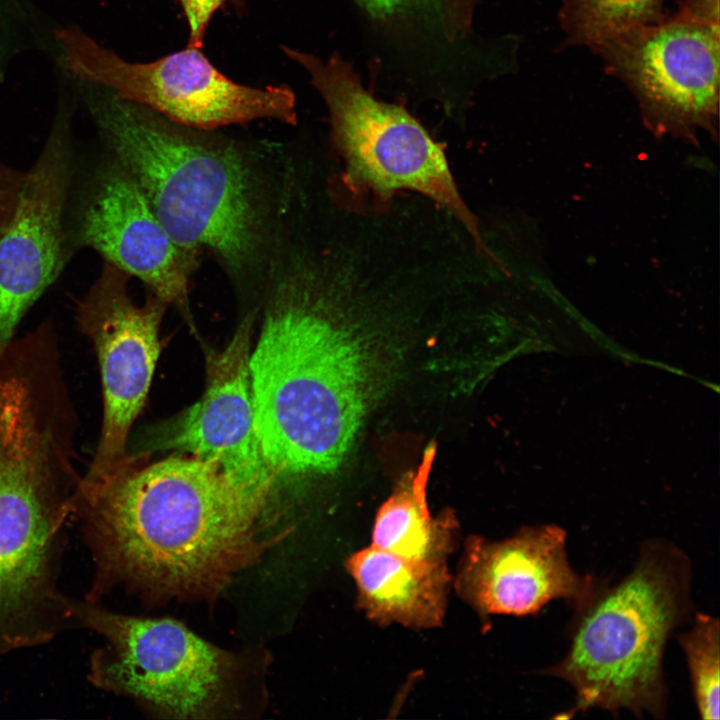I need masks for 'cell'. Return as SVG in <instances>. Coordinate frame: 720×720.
I'll use <instances>...</instances> for the list:
<instances>
[{"label":"cell","instance_id":"1","mask_svg":"<svg viewBox=\"0 0 720 720\" xmlns=\"http://www.w3.org/2000/svg\"><path fill=\"white\" fill-rule=\"evenodd\" d=\"M272 490L181 453L150 462L128 452L88 469L72 511L93 563L85 599L121 589L149 606L215 602L285 537L263 535Z\"/></svg>","mask_w":720,"mask_h":720},{"label":"cell","instance_id":"2","mask_svg":"<svg viewBox=\"0 0 720 720\" xmlns=\"http://www.w3.org/2000/svg\"><path fill=\"white\" fill-rule=\"evenodd\" d=\"M250 355L255 428L277 481L334 472L365 414L369 369L335 306L322 264L294 254L275 261Z\"/></svg>","mask_w":720,"mask_h":720},{"label":"cell","instance_id":"3","mask_svg":"<svg viewBox=\"0 0 720 720\" xmlns=\"http://www.w3.org/2000/svg\"><path fill=\"white\" fill-rule=\"evenodd\" d=\"M87 86L106 144L172 238L195 253L209 251L232 280L268 276L274 263L272 202L248 154L209 131Z\"/></svg>","mask_w":720,"mask_h":720},{"label":"cell","instance_id":"4","mask_svg":"<svg viewBox=\"0 0 720 720\" xmlns=\"http://www.w3.org/2000/svg\"><path fill=\"white\" fill-rule=\"evenodd\" d=\"M55 425L0 414V657L76 627L58 587L64 525L81 476Z\"/></svg>","mask_w":720,"mask_h":720},{"label":"cell","instance_id":"5","mask_svg":"<svg viewBox=\"0 0 720 720\" xmlns=\"http://www.w3.org/2000/svg\"><path fill=\"white\" fill-rule=\"evenodd\" d=\"M692 569L684 551L655 538L632 570L602 584L571 625L570 643L544 674L574 692L569 713L598 708L662 719L667 713L664 656L669 638L692 619Z\"/></svg>","mask_w":720,"mask_h":720},{"label":"cell","instance_id":"6","mask_svg":"<svg viewBox=\"0 0 720 720\" xmlns=\"http://www.w3.org/2000/svg\"><path fill=\"white\" fill-rule=\"evenodd\" d=\"M68 602L76 627L105 640L89 661L96 688L169 719L242 717L263 707L266 650H226L172 618L126 615L85 598Z\"/></svg>","mask_w":720,"mask_h":720},{"label":"cell","instance_id":"7","mask_svg":"<svg viewBox=\"0 0 720 720\" xmlns=\"http://www.w3.org/2000/svg\"><path fill=\"white\" fill-rule=\"evenodd\" d=\"M282 50L305 69L325 101L335 145L355 183L382 197L400 189L422 193L454 216L486 250L443 150L415 118L374 98L340 56L323 60L289 47Z\"/></svg>","mask_w":720,"mask_h":720},{"label":"cell","instance_id":"8","mask_svg":"<svg viewBox=\"0 0 720 720\" xmlns=\"http://www.w3.org/2000/svg\"><path fill=\"white\" fill-rule=\"evenodd\" d=\"M635 96L657 135L714 134L719 114V0H679L671 15L591 48Z\"/></svg>","mask_w":720,"mask_h":720},{"label":"cell","instance_id":"9","mask_svg":"<svg viewBox=\"0 0 720 720\" xmlns=\"http://www.w3.org/2000/svg\"><path fill=\"white\" fill-rule=\"evenodd\" d=\"M55 38L68 69L81 81L110 90L186 127L211 131L256 120L295 124L296 100L284 85L251 87L225 76L200 50L187 46L150 62H131L79 28Z\"/></svg>","mask_w":720,"mask_h":720},{"label":"cell","instance_id":"10","mask_svg":"<svg viewBox=\"0 0 720 720\" xmlns=\"http://www.w3.org/2000/svg\"><path fill=\"white\" fill-rule=\"evenodd\" d=\"M130 276L104 262L97 280L79 301L76 320L93 344L100 368L103 415L90 470L107 468L128 453L131 427L150 390L160 355V325L167 304L156 296L138 306Z\"/></svg>","mask_w":720,"mask_h":720},{"label":"cell","instance_id":"11","mask_svg":"<svg viewBox=\"0 0 720 720\" xmlns=\"http://www.w3.org/2000/svg\"><path fill=\"white\" fill-rule=\"evenodd\" d=\"M454 584L483 616L534 615L553 600L579 611L602 585L572 567L567 533L554 524L524 527L498 541L470 537Z\"/></svg>","mask_w":720,"mask_h":720},{"label":"cell","instance_id":"12","mask_svg":"<svg viewBox=\"0 0 720 720\" xmlns=\"http://www.w3.org/2000/svg\"><path fill=\"white\" fill-rule=\"evenodd\" d=\"M67 128L65 119L57 121L37 161L23 174L13 209L0 230V359L23 316L64 264Z\"/></svg>","mask_w":720,"mask_h":720},{"label":"cell","instance_id":"13","mask_svg":"<svg viewBox=\"0 0 720 720\" xmlns=\"http://www.w3.org/2000/svg\"><path fill=\"white\" fill-rule=\"evenodd\" d=\"M255 317L248 313L221 350L207 349L201 398L169 421L158 449L213 462L238 478L274 488L255 428L250 355Z\"/></svg>","mask_w":720,"mask_h":720},{"label":"cell","instance_id":"14","mask_svg":"<svg viewBox=\"0 0 720 720\" xmlns=\"http://www.w3.org/2000/svg\"><path fill=\"white\" fill-rule=\"evenodd\" d=\"M78 240L141 280L153 295L187 309L198 253L180 246L140 186L117 161L97 178L80 216Z\"/></svg>","mask_w":720,"mask_h":720},{"label":"cell","instance_id":"15","mask_svg":"<svg viewBox=\"0 0 720 720\" xmlns=\"http://www.w3.org/2000/svg\"><path fill=\"white\" fill-rule=\"evenodd\" d=\"M346 569L371 620L413 629L443 623L452 583L446 563L412 560L371 545L353 553Z\"/></svg>","mask_w":720,"mask_h":720},{"label":"cell","instance_id":"16","mask_svg":"<svg viewBox=\"0 0 720 720\" xmlns=\"http://www.w3.org/2000/svg\"><path fill=\"white\" fill-rule=\"evenodd\" d=\"M434 454L435 448H428L417 472L379 508L372 546L412 560L446 563L458 536L453 519L433 517L428 509L426 484Z\"/></svg>","mask_w":720,"mask_h":720},{"label":"cell","instance_id":"17","mask_svg":"<svg viewBox=\"0 0 720 720\" xmlns=\"http://www.w3.org/2000/svg\"><path fill=\"white\" fill-rule=\"evenodd\" d=\"M558 13L566 45L589 48L665 15V0H560Z\"/></svg>","mask_w":720,"mask_h":720},{"label":"cell","instance_id":"18","mask_svg":"<svg viewBox=\"0 0 720 720\" xmlns=\"http://www.w3.org/2000/svg\"><path fill=\"white\" fill-rule=\"evenodd\" d=\"M719 626L717 617L696 612L688 629L678 635L697 711L704 720L719 719Z\"/></svg>","mask_w":720,"mask_h":720},{"label":"cell","instance_id":"19","mask_svg":"<svg viewBox=\"0 0 720 720\" xmlns=\"http://www.w3.org/2000/svg\"><path fill=\"white\" fill-rule=\"evenodd\" d=\"M188 27L187 46L201 48L214 14L225 4L241 0H179Z\"/></svg>","mask_w":720,"mask_h":720},{"label":"cell","instance_id":"20","mask_svg":"<svg viewBox=\"0 0 720 720\" xmlns=\"http://www.w3.org/2000/svg\"><path fill=\"white\" fill-rule=\"evenodd\" d=\"M22 178L23 173L9 168L0 160V230L13 209Z\"/></svg>","mask_w":720,"mask_h":720},{"label":"cell","instance_id":"21","mask_svg":"<svg viewBox=\"0 0 720 720\" xmlns=\"http://www.w3.org/2000/svg\"><path fill=\"white\" fill-rule=\"evenodd\" d=\"M359 4L375 18H387L400 13L417 0H357Z\"/></svg>","mask_w":720,"mask_h":720},{"label":"cell","instance_id":"22","mask_svg":"<svg viewBox=\"0 0 720 720\" xmlns=\"http://www.w3.org/2000/svg\"><path fill=\"white\" fill-rule=\"evenodd\" d=\"M476 0H451V18L459 30H465L471 22Z\"/></svg>","mask_w":720,"mask_h":720}]
</instances>
